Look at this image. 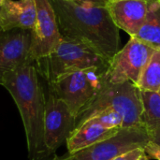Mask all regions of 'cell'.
<instances>
[{"instance_id":"obj_1","label":"cell","mask_w":160,"mask_h":160,"mask_svg":"<svg viewBox=\"0 0 160 160\" xmlns=\"http://www.w3.org/2000/svg\"><path fill=\"white\" fill-rule=\"evenodd\" d=\"M1 84L10 94L19 110L29 160H41L50 156L44 139L46 93L39 81L36 62L28 61L1 73Z\"/></svg>"},{"instance_id":"obj_2","label":"cell","mask_w":160,"mask_h":160,"mask_svg":"<svg viewBox=\"0 0 160 160\" xmlns=\"http://www.w3.org/2000/svg\"><path fill=\"white\" fill-rule=\"evenodd\" d=\"M63 38L82 42L109 63L119 52V28L106 6H86L64 0H51Z\"/></svg>"},{"instance_id":"obj_3","label":"cell","mask_w":160,"mask_h":160,"mask_svg":"<svg viewBox=\"0 0 160 160\" xmlns=\"http://www.w3.org/2000/svg\"><path fill=\"white\" fill-rule=\"evenodd\" d=\"M106 110H114L121 113L124 117V128L142 126V107L140 88L131 82L123 83L106 82L93 100L76 117L75 129Z\"/></svg>"},{"instance_id":"obj_4","label":"cell","mask_w":160,"mask_h":160,"mask_svg":"<svg viewBox=\"0 0 160 160\" xmlns=\"http://www.w3.org/2000/svg\"><path fill=\"white\" fill-rule=\"evenodd\" d=\"M109 64L88 45L63 37L49 56L36 62L38 74L47 84L61 75L93 68H108Z\"/></svg>"},{"instance_id":"obj_5","label":"cell","mask_w":160,"mask_h":160,"mask_svg":"<svg viewBox=\"0 0 160 160\" xmlns=\"http://www.w3.org/2000/svg\"><path fill=\"white\" fill-rule=\"evenodd\" d=\"M108 68H93L59 76L47 86L63 100L75 117L93 100L106 82Z\"/></svg>"},{"instance_id":"obj_6","label":"cell","mask_w":160,"mask_h":160,"mask_svg":"<svg viewBox=\"0 0 160 160\" xmlns=\"http://www.w3.org/2000/svg\"><path fill=\"white\" fill-rule=\"evenodd\" d=\"M149 142V133L142 125L122 128L117 134L107 140L52 160H112L132 150L144 148Z\"/></svg>"},{"instance_id":"obj_7","label":"cell","mask_w":160,"mask_h":160,"mask_svg":"<svg viewBox=\"0 0 160 160\" xmlns=\"http://www.w3.org/2000/svg\"><path fill=\"white\" fill-rule=\"evenodd\" d=\"M157 50L130 37L128 43L113 56L105 73L109 83L131 82L138 84L141 75Z\"/></svg>"},{"instance_id":"obj_8","label":"cell","mask_w":160,"mask_h":160,"mask_svg":"<svg viewBox=\"0 0 160 160\" xmlns=\"http://www.w3.org/2000/svg\"><path fill=\"white\" fill-rule=\"evenodd\" d=\"M44 117L45 145L52 155L73 133L76 117L68 105L47 86Z\"/></svg>"},{"instance_id":"obj_9","label":"cell","mask_w":160,"mask_h":160,"mask_svg":"<svg viewBox=\"0 0 160 160\" xmlns=\"http://www.w3.org/2000/svg\"><path fill=\"white\" fill-rule=\"evenodd\" d=\"M37 17L32 30L30 58L37 62L49 56L62 39L57 16L51 0H35Z\"/></svg>"},{"instance_id":"obj_10","label":"cell","mask_w":160,"mask_h":160,"mask_svg":"<svg viewBox=\"0 0 160 160\" xmlns=\"http://www.w3.org/2000/svg\"><path fill=\"white\" fill-rule=\"evenodd\" d=\"M32 30L12 29L2 32L0 43V72L12 70L19 66L32 61Z\"/></svg>"},{"instance_id":"obj_11","label":"cell","mask_w":160,"mask_h":160,"mask_svg":"<svg viewBox=\"0 0 160 160\" xmlns=\"http://www.w3.org/2000/svg\"><path fill=\"white\" fill-rule=\"evenodd\" d=\"M149 0H110L106 7L115 25L135 37L148 12Z\"/></svg>"},{"instance_id":"obj_12","label":"cell","mask_w":160,"mask_h":160,"mask_svg":"<svg viewBox=\"0 0 160 160\" xmlns=\"http://www.w3.org/2000/svg\"><path fill=\"white\" fill-rule=\"evenodd\" d=\"M36 17L35 0H0L1 32L17 28L33 30Z\"/></svg>"},{"instance_id":"obj_13","label":"cell","mask_w":160,"mask_h":160,"mask_svg":"<svg viewBox=\"0 0 160 160\" xmlns=\"http://www.w3.org/2000/svg\"><path fill=\"white\" fill-rule=\"evenodd\" d=\"M120 128H105L92 120H87L75 129L67 141L68 154H74L95 143L107 140L119 132Z\"/></svg>"},{"instance_id":"obj_14","label":"cell","mask_w":160,"mask_h":160,"mask_svg":"<svg viewBox=\"0 0 160 160\" xmlns=\"http://www.w3.org/2000/svg\"><path fill=\"white\" fill-rule=\"evenodd\" d=\"M134 38L160 50V0H149L146 19Z\"/></svg>"},{"instance_id":"obj_15","label":"cell","mask_w":160,"mask_h":160,"mask_svg":"<svg viewBox=\"0 0 160 160\" xmlns=\"http://www.w3.org/2000/svg\"><path fill=\"white\" fill-rule=\"evenodd\" d=\"M142 112L141 123L148 133L160 127V93L140 89Z\"/></svg>"},{"instance_id":"obj_16","label":"cell","mask_w":160,"mask_h":160,"mask_svg":"<svg viewBox=\"0 0 160 160\" xmlns=\"http://www.w3.org/2000/svg\"><path fill=\"white\" fill-rule=\"evenodd\" d=\"M137 86L142 90H160V50H157L143 69Z\"/></svg>"},{"instance_id":"obj_17","label":"cell","mask_w":160,"mask_h":160,"mask_svg":"<svg viewBox=\"0 0 160 160\" xmlns=\"http://www.w3.org/2000/svg\"><path fill=\"white\" fill-rule=\"evenodd\" d=\"M89 120L102 126L105 128H124V117L121 113L114 110H106Z\"/></svg>"},{"instance_id":"obj_18","label":"cell","mask_w":160,"mask_h":160,"mask_svg":"<svg viewBox=\"0 0 160 160\" xmlns=\"http://www.w3.org/2000/svg\"><path fill=\"white\" fill-rule=\"evenodd\" d=\"M144 154H145L144 148H138L130 152H128L126 154H123L119 157H116L112 160H139L141 157Z\"/></svg>"},{"instance_id":"obj_19","label":"cell","mask_w":160,"mask_h":160,"mask_svg":"<svg viewBox=\"0 0 160 160\" xmlns=\"http://www.w3.org/2000/svg\"><path fill=\"white\" fill-rule=\"evenodd\" d=\"M145 154L150 159L160 160V146L151 142L144 147Z\"/></svg>"},{"instance_id":"obj_20","label":"cell","mask_w":160,"mask_h":160,"mask_svg":"<svg viewBox=\"0 0 160 160\" xmlns=\"http://www.w3.org/2000/svg\"><path fill=\"white\" fill-rule=\"evenodd\" d=\"M86 6H106L109 0H64Z\"/></svg>"},{"instance_id":"obj_21","label":"cell","mask_w":160,"mask_h":160,"mask_svg":"<svg viewBox=\"0 0 160 160\" xmlns=\"http://www.w3.org/2000/svg\"><path fill=\"white\" fill-rule=\"evenodd\" d=\"M150 136V141L155 142L156 144L159 145L160 146V127L158 128L155 129L154 131L149 133Z\"/></svg>"},{"instance_id":"obj_22","label":"cell","mask_w":160,"mask_h":160,"mask_svg":"<svg viewBox=\"0 0 160 160\" xmlns=\"http://www.w3.org/2000/svg\"><path fill=\"white\" fill-rule=\"evenodd\" d=\"M149 159H150V158L147 157V155H146V154H144V155H142V156L141 157V158H140L139 160H149Z\"/></svg>"},{"instance_id":"obj_23","label":"cell","mask_w":160,"mask_h":160,"mask_svg":"<svg viewBox=\"0 0 160 160\" xmlns=\"http://www.w3.org/2000/svg\"><path fill=\"white\" fill-rule=\"evenodd\" d=\"M158 92H159V93H160V90H159V91H158Z\"/></svg>"},{"instance_id":"obj_24","label":"cell","mask_w":160,"mask_h":160,"mask_svg":"<svg viewBox=\"0 0 160 160\" xmlns=\"http://www.w3.org/2000/svg\"><path fill=\"white\" fill-rule=\"evenodd\" d=\"M109 1H110V0H109Z\"/></svg>"}]
</instances>
